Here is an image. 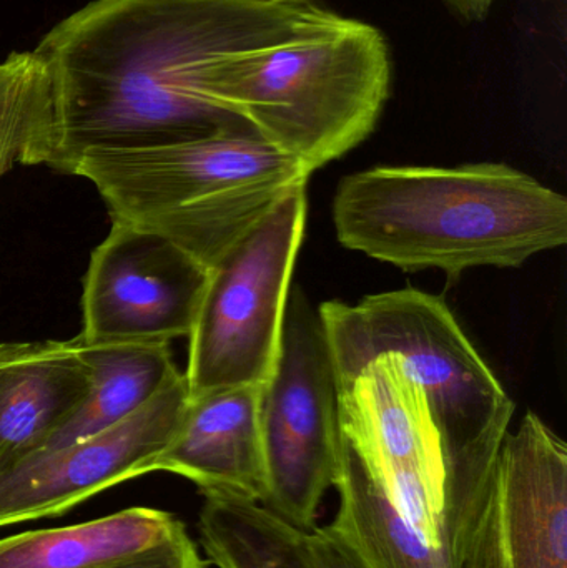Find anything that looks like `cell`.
Returning <instances> with one entry per match:
<instances>
[{
    "instance_id": "1",
    "label": "cell",
    "mask_w": 567,
    "mask_h": 568,
    "mask_svg": "<svg viewBox=\"0 0 567 568\" xmlns=\"http://www.w3.org/2000/svg\"><path fill=\"white\" fill-rule=\"evenodd\" d=\"M316 2L93 0L33 52L50 79V169L72 175L90 150L143 149L250 129L203 90L226 53L262 49L315 26ZM252 130V129H250Z\"/></svg>"
},
{
    "instance_id": "2",
    "label": "cell",
    "mask_w": 567,
    "mask_h": 568,
    "mask_svg": "<svg viewBox=\"0 0 567 568\" xmlns=\"http://www.w3.org/2000/svg\"><path fill=\"white\" fill-rule=\"evenodd\" d=\"M345 248L405 272L519 268L567 240V200L505 163L375 166L333 199Z\"/></svg>"
},
{
    "instance_id": "3",
    "label": "cell",
    "mask_w": 567,
    "mask_h": 568,
    "mask_svg": "<svg viewBox=\"0 0 567 568\" xmlns=\"http://www.w3.org/2000/svg\"><path fill=\"white\" fill-rule=\"evenodd\" d=\"M320 317L338 387L383 356L422 389L445 463L443 526L458 527L485 490L515 403L442 297L415 287L326 301Z\"/></svg>"
},
{
    "instance_id": "4",
    "label": "cell",
    "mask_w": 567,
    "mask_h": 568,
    "mask_svg": "<svg viewBox=\"0 0 567 568\" xmlns=\"http://www.w3.org/2000/svg\"><path fill=\"white\" fill-rule=\"evenodd\" d=\"M392 82L385 33L333 10L292 39L216 57L203 70L210 99L310 175L375 132Z\"/></svg>"
},
{
    "instance_id": "5",
    "label": "cell",
    "mask_w": 567,
    "mask_h": 568,
    "mask_svg": "<svg viewBox=\"0 0 567 568\" xmlns=\"http://www.w3.org/2000/svg\"><path fill=\"white\" fill-rule=\"evenodd\" d=\"M89 180L112 223L155 233L212 270L310 173L250 129L143 149L90 150Z\"/></svg>"
},
{
    "instance_id": "6",
    "label": "cell",
    "mask_w": 567,
    "mask_h": 568,
    "mask_svg": "<svg viewBox=\"0 0 567 568\" xmlns=\"http://www.w3.org/2000/svg\"><path fill=\"white\" fill-rule=\"evenodd\" d=\"M296 186L212 270L190 333L189 397L263 386L275 367L292 273L306 222Z\"/></svg>"
},
{
    "instance_id": "7",
    "label": "cell",
    "mask_w": 567,
    "mask_h": 568,
    "mask_svg": "<svg viewBox=\"0 0 567 568\" xmlns=\"http://www.w3.org/2000/svg\"><path fill=\"white\" fill-rule=\"evenodd\" d=\"M262 506L312 532L340 474V387L318 307L290 290L275 367L260 390Z\"/></svg>"
},
{
    "instance_id": "8",
    "label": "cell",
    "mask_w": 567,
    "mask_h": 568,
    "mask_svg": "<svg viewBox=\"0 0 567 568\" xmlns=\"http://www.w3.org/2000/svg\"><path fill=\"white\" fill-rule=\"evenodd\" d=\"M448 556L452 568H567V447L538 414L506 434Z\"/></svg>"
},
{
    "instance_id": "9",
    "label": "cell",
    "mask_w": 567,
    "mask_h": 568,
    "mask_svg": "<svg viewBox=\"0 0 567 568\" xmlns=\"http://www.w3.org/2000/svg\"><path fill=\"white\" fill-rule=\"evenodd\" d=\"M340 436L398 513L445 550L438 434L422 389L395 357H378L340 386Z\"/></svg>"
},
{
    "instance_id": "10",
    "label": "cell",
    "mask_w": 567,
    "mask_h": 568,
    "mask_svg": "<svg viewBox=\"0 0 567 568\" xmlns=\"http://www.w3.org/2000/svg\"><path fill=\"white\" fill-rule=\"evenodd\" d=\"M210 270L163 236L122 223L90 256L83 344L170 343L190 336Z\"/></svg>"
},
{
    "instance_id": "11",
    "label": "cell",
    "mask_w": 567,
    "mask_h": 568,
    "mask_svg": "<svg viewBox=\"0 0 567 568\" xmlns=\"http://www.w3.org/2000/svg\"><path fill=\"white\" fill-rule=\"evenodd\" d=\"M189 403L180 371L145 406L70 446L33 454L0 473V527L62 516L117 484L153 473Z\"/></svg>"
},
{
    "instance_id": "12",
    "label": "cell",
    "mask_w": 567,
    "mask_h": 568,
    "mask_svg": "<svg viewBox=\"0 0 567 568\" xmlns=\"http://www.w3.org/2000/svg\"><path fill=\"white\" fill-rule=\"evenodd\" d=\"M262 386L229 387L189 397L179 427L153 473L192 480L200 494L226 493L263 503L265 457L260 430Z\"/></svg>"
},
{
    "instance_id": "13",
    "label": "cell",
    "mask_w": 567,
    "mask_h": 568,
    "mask_svg": "<svg viewBox=\"0 0 567 568\" xmlns=\"http://www.w3.org/2000/svg\"><path fill=\"white\" fill-rule=\"evenodd\" d=\"M89 389L79 336L0 344V473L36 454Z\"/></svg>"
},
{
    "instance_id": "14",
    "label": "cell",
    "mask_w": 567,
    "mask_h": 568,
    "mask_svg": "<svg viewBox=\"0 0 567 568\" xmlns=\"http://www.w3.org/2000/svg\"><path fill=\"white\" fill-rule=\"evenodd\" d=\"M186 534L165 510L130 507L59 529L0 539V568H107L129 562Z\"/></svg>"
},
{
    "instance_id": "15",
    "label": "cell",
    "mask_w": 567,
    "mask_h": 568,
    "mask_svg": "<svg viewBox=\"0 0 567 568\" xmlns=\"http://www.w3.org/2000/svg\"><path fill=\"white\" fill-rule=\"evenodd\" d=\"M338 513L323 527L366 568H452L448 554L416 530L340 436Z\"/></svg>"
},
{
    "instance_id": "16",
    "label": "cell",
    "mask_w": 567,
    "mask_h": 568,
    "mask_svg": "<svg viewBox=\"0 0 567 568\" xmlns=\"http://www.w3.org/2000/svg\"><path fill=\"white\" fill-rule=\"evenodd\" d=\"M80 354L90 367L89 394L36 454L70 446L115 426L145 406L180 373L170 343L89 346L80 339Z\"/></svg>"
},
{
    "instance_id": "17",
    "label": "cell",
    "mask_w": 567,
    "mask_h": 568,
    "mask_svg": "<svg viewBox=\"0 0 567 568\" xmlns=\"http://www.w3.org/2000/svg\"><path fill=\"white\" fill-rule=\"evenodd\" d=\"M200 542L219 568H320L310 532L290 526L255 500L202 494Z\"/></svg>"
},
{
    "instance_id": "18",
    "label": "cell",
    "mask_w": 567,
    "mask_h": 568,
    "mask_svg": "<svg viewBox=\"0 0 567 568\" xmlns=\"http://www.w3.org/2000/svg\"><path fill=\"white\" fill-rule=\"evenodd\" d=\"M50 79L33 50L0 62V179L16 165H49Z\"/></svg>"
},
{
    "instance_id": "19",
    "label": "cell",
    "mask_w": 567,
    "mask_h": 568,
    "mask_svg": "<svg viewBox=\"0 0 567 568\" xmlns=\"http://www.w3.org/2000/svg\"><path fill=\"white\" fill-rule=\"evenodd\" d=\"M209 566V560L202 559L195 542L186 532L172 542L163 544L152 552L107 568H206Z\"/></svg>"
},
{
    "instance_id": "20",
    "label": "cell",
    "mask_w": 567,
    "mask_h": 568,
    "mask_svg": "<svg viewBox=\"0 0 567 568\" xmlns=\"http://www.w3.org/2000/svg\"><path fill=\"white\" fill-rule=\"evenodd\" d=\"M310 539L320 568H366L348 547L330 536L323 527H315Z\"/></svg>"
},
{
    "instance_id": "21",
    "label": "cell",
    "mask_w": 567,
    "mask_h": 568,
    "mask_svg": "<svg viewBox=\"0 0 567 568\" xmlns=\"http://www.w3.org/2000/svg\"><path fill=\"white\" fill-rule=\"evenodd\" d=\"M449 13L466 23H479L492 16L498 0H439Z\"/></svg>"
},
{
    "instance_id": "22",
    "label": "cell",
    "mask_w": 567,
    "mask_h": 568,
    "mask_svg": "<svg viewBox=\"0 0 567 568\" xmlns=\"http://www.w3.org/2000/svg\"><path fill=\"white\" fill-rule=\"evenodd\" d=\"M256 2L282 3V6H288V3L315 2V0H256Z\"/></svg>"
}]
</instances>
